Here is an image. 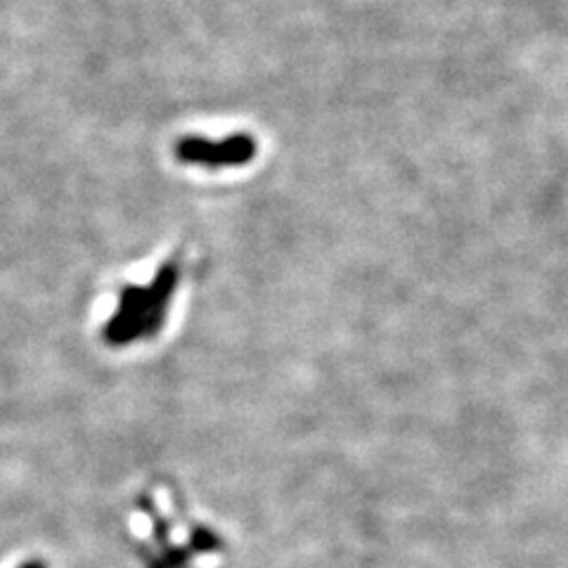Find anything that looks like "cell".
Listing matches in <instances>:
<instances>
[{
	"mask_svg": "<svg viewBox=\"0 0 568 568\" xmlns=\"http://www.w3.org/2000/svg\"><path fill=\"white\" fill-rule=\"evenodd\" d=\"M20 568H48L43 561H39V559H31V561H24Z\"/></svg>",
	"mask_w": 568,
	"mask_h": 568,
	"instance_id": "3957f363",
	"label": "cell"
},
{
	"mask_svg": "<svg viewBox=\"0 0 568 568\" xmlns=\"http://www.w3.org/2000/svg\"><path fill=\"white\" fill-rule=\"evenodd\" d=\"M178 280H181V265L178 261H166L148 287L129 284L119 296V311L104 327L106 344L129 346L138 339H150L162 329Z\"/></svg>",
	"mask_w": 568,
	"mask_h": 568,
	"instance_id": "6da1fadb",
	"label": "cell"
},
{
	"mask_svg": "<svg viewBox=\"0 0 568 568\" xmlns=\"http://www.w3.org/2000/svg\"><path fill=\"white\" fill-rule=\"evenodd\" d=\"M258 152L256 140L248 133H235L225 140H206V138H183L175 145L178 162L206 169H225V166H244L252 164Z\"/></svg>",
	"mask_w": 568,
	"mask_h": 568,
	"instance_id": "7a4b0ae2",
	"label": "cell"
}]
</instances>
